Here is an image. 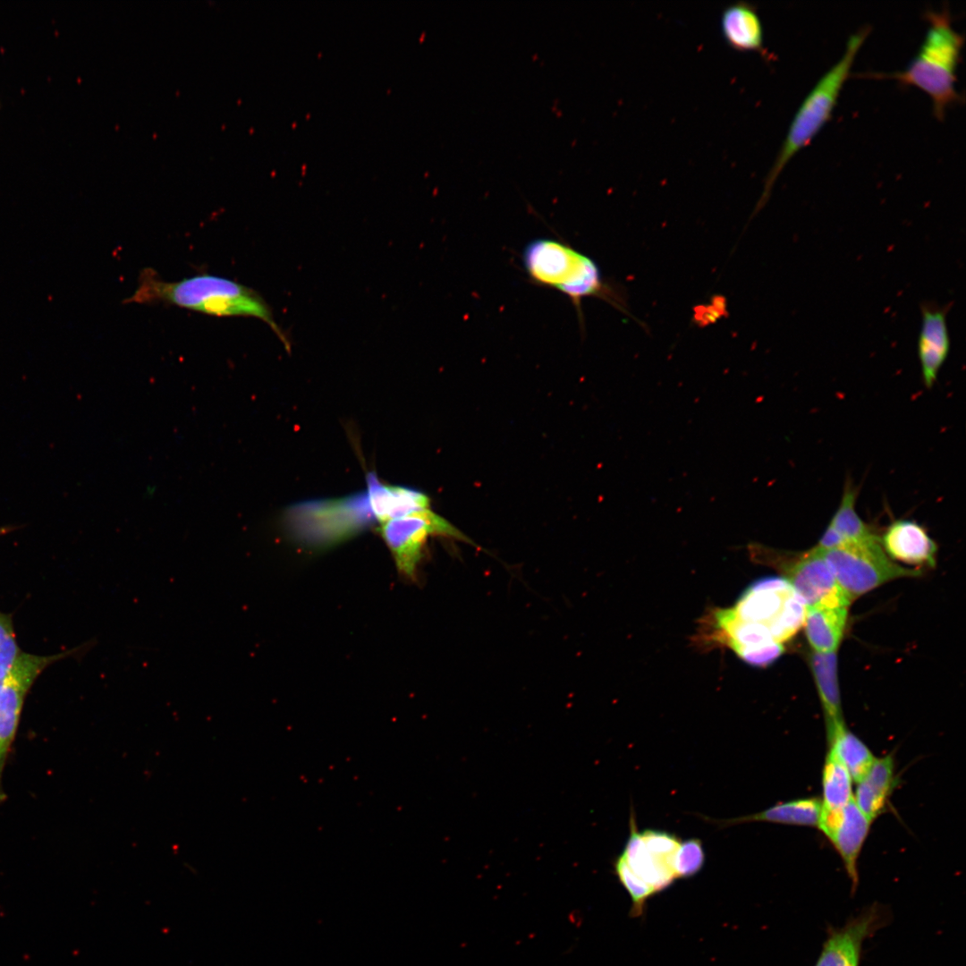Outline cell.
<instances>
[{
    "label": "cell",
    "instance_id": "obj_1",
    "mask_svg": "<svg viewBox=\"0 0 966 966\" xmlns=\"http://www.w3.org/2000/svg\"><path fill=\"white\" fill-rule=\"evenodd\" d=\"M128 303H165L219 317H250L267 323L289 349L287 336L276 324L271 308L252 288L231 279L201 274L175 282L164 281L152 268L140 275Z\"/></svg>",
    "mask_w": 966,
    "mask_h": 966
},
{
    "label": "cell",
    "instance_id": "obj_2",
    "mask_svg": "<svg viewBox=\"0 0 966 966\" xmlns=\"http://www.w3.org/2000/svg\"><path fill=\"white\" fill-rule=\"evenodd\" d=\"M522 265L535 284L565 294L581 317L580 302L597 297L627 312L623 301L602 277L596 262L569 244L552 238H536L523 249Z\"/></svg>",
    "mask_w": 966,
    "mask_h": 966
},
{
    "label": "cell",
    "instance_id": "obj_3",
    "mask_svg": "<svg viewBox=\"0 0 966 966\" xmlns=\"http://www.w3.org/2000/svg\"><path fill=\"white\" fill-rule=\"evenodd\" d=\"M926 18L928 29L910 64L902 72L871 76L894 79L903 86L919 89L932 100L935 116L943 120L946 109L962 100L955 82L964 38L953 28L946 9L928 11Z\"/></svg>",
    "mask_w": 966,
    "mask_h": 966
},
{
    "label": "cell",
    "instance_id": "obj_4",
    "mask_svg": "<svg viewBox=\"0 0 966 966\" xmlns=\"http://www.w3.org/2000/svg\"><path fill=\"white\" fill-rule=\"evenodd\" d=\"M869 28L852 34L841 59L816 83L797 110L780 150L769 170L761 197L756 207L760 210L767 201L773 186L789 161L805 148L830 120L842 88L850 76L855 56L860 49Z\"/></svg>",
    "mask_w": 966,
    "mask_h": 966
},
{
    "label": "cell",
    "instance_id": "obj_5",
    "mask_svg": "<svg viewBox=\"0 0 966 966\" xmlns=\"http://www.w3.org/2000/svg\"><path fill=\"white\" fill-rule=\"evenodd\" d=\"M732 608L741 620L767 628L780 643L798 632L806 612L801 597L780 576H767L753 581Z\"/></svg>",
    "mask_w": 966,
    "mask_h": 966
},
{
    "label": "cell",
    "instance_id": "obj_6",
    "mask_svg": "<svg viewBox=\"0 0 966 966\" xmlns=\"http://www.w3.org/2000/svg\"><path fill=\"white\" fill-rule=\"evenodd\" d=\"M819 550L836 582L851 601L889 580L922 574L919 569L894 563L885 553L880 539L846 543L839 547Z\"/></svg>",
    "mask_w": 966,
    "mask_h": 966
},
{
    "label": "cell",
    "instance_id": "obj_7",
    "mask_svg": "<svg viewBox=\"0 0 966 966\" xmlns=\"http://www.w3.org/2000/svg\"><path fill=\"white\" fill-rule=\"evenodd\" d=\"M379 533L399 572L408 578L414 577L430 535L471 542L453 524L428 508L381 522Z\"/></svg>",
    "mask_w": 966,
    "mask_h": 966
},
{
    "label": "cell",
    "instance_id": "obj_8",
    "mask_svg": "<svg viewBox=\"0 0 966 966\" xmlns=\"http://www.w3.org/2000/svg\"><path fill=\"white\" fill-rule=\"evenodd\" d=\"M69 654L43 657L21 652L7 675L0 681V802L5 798L3 774L18 730L26 695L46 667Z\"/></svg>",
    "mask_w": 966,
    "mask_h": 966
},
{
    "label": "cell",
    "instance_id": "obj_9",
    "mask_svg": "<svg viewBox=\"0 0 966 966\" xmlns=\"http://www.w3.org/2000/svg\"><path fill=\"white\" fill-rule=\"evenodd\" d=\"M708 638L733 651L746 664L766 667L784 653L783 643L776 641L762 625L741 620L732 607L719 608L709 615Z\"/></svg>",
    "mask_w": 966,
    "mask_h": 966
},
{
    "label": "cell",
    "instance_id": "obj_10",
    "mask_svg": "<svg viewBox=\"0 0 966 966\" xmlns=\"http://www.w3.org/2000/svg\"><path fill=\"white\" fill-rule=\"evenodd\" d=\"M785 578L806 607L849 606L850 598L836 582L818 547L799 554L782 564Z\"/></svg>",
    "mask_w": 966,
    "mask_h": 966
},
{
    "label": "cell",
    "instance_id": "obj_11",
    "mask_svg": "<svg viewBox=\"0 0 966 966\" xmlns=\"http://www.w3.org/2000/svg\"><path fill=\"white\" fill-rule=\"evenodd\" d=\"M871 822L858 808L853 799L840 809L833 811L822 809L818 827L841 856L853 891L859 884L857 869L859 855L868 836Z\"/></svg>",
    "mask_w": 966,
    "mask_h": 966
},
{
    "label": "cell",
    "instance_id": "obj_12",
    "mask_svg": "<svg viewBox=\"0 0 966 966\" xmlns=\"http://www.w3.org/2000/svg\"><path fill=\"white\" fill-rule=\"evenodd\" d=\"M885 918L882 909L871 906L831 930L815 966H859L863 942L883 927Z\"/></svg>",
    "mask_w": 966,
    "mask_h": 966
},
{
    "label": "cell",
    "instance_id": "obj_13",
    "mask_svg": "<svg viewBox=\"0 0 966 966\" xmlns=\"http://www.w3.org/2000/svg\"><path fill=\"white\" fill-rule=\"evenodd\" d=\"M949 307L924 301L920 305L921 325L918 337V356L923 383L930 388L950 352L947 326Z\"/></svg>",
    "mask_w": 966,
    "mask_h": 966
},
{
    "label": "cell",
    "instance_id": "obj_14",
    "mask_svg": "<svg viewBox=\"0 0 966 966\" xmlns=\"http://www.w3.org/2000/svg\"><path fill=\"white\" fill-rule=\"evenodd\" d=\"M879 539L890 559L911 565H936L937 546L927 530L916 521L896 520L887 527Z\"/></svg>",
    "mask_w": 966,
    "mask_h": 966
},
{
    "label": "cell",
    "instance_id": "obj_15",
    "mask_svg": "<svg viewBox=\"0 0 966 966\" xmlns=\"http://www.w3.org/2000/svg\"><path fill=\"white\" fill-rule=\"evenodd\" d=\"M720 29L725 43L732 49L767 56L762 23L752 4L737 1L725 6L720 17Z\"/></svg>",
    "mask_w": 966,
    "mask_h": 966
},
{
    "label": "cell",
    "instance_id": "obj_16",
    "mask_svg": "<svg viewBox=\"0 0 966 966\" xmlns=\"http://www.w3.org/2000/svg\"><path fill=\"white\" fill-rule=\"evenodd\" d=\"M367 486L370 510L380 522L428 508L429 498L425 494L383 484L374 473L367 476Z\"/></svg>",
    "mask_w": 966,
    "mask_h": 966
},
{
    "label": "cell",
    "instance_id": "obj_17",
    "mask_svg": "<svg viewBox=\"0 0 966 966\" xmlns=\"http://www.w3.org/2000/svg\"><path fill=\"white\" fill-rule=\"evenodd\" d=\"M809 665L822 703L828 737L837 727L844 724L838 684L836 651H813L809 657Z\"/></svg>",
    "mask_w": 966,
    "mask_h": 966
},
{
    "label": "cell",
    "instance_id": "obj_18",
    "mask_svg": "<svg viewBox=\"0 0 966 966\" xmlns=\"http://www.w3.org/2000/svg\"><path fill=\"white\" fill-rule=\"evenodd\" d=\"M630 826L631 835L621 855L631 869L657 893L665 889L676 879L672 865L646 848L632 812Z\"/></svg>",
    "mask_w": 966,
    "mask_h": 966
},
{
    "label": "cell",
    "instance_id": "obj_19",
    "mask_svg": "<svg viewBox=\"0 0 966 966\" xmlns=\"http://www.w3.org/2000/svg\"><path fill=\"white\" fill-rule=\"evenodd\" d=\"M857 784L854 802L873 821L886 808L894 788L895 775L893 757L886 755L876 758L868 773Z\"/></svg>",
    "mask_w": 966,
    "mask_h": 966
},
{
    "label": "cell",
    "instance_id": "obj_20",
    "mask_svg": "<svg viewBox=\"0 0 966 966\" xmlns=\"http://www.w3.org/2000/svg\"><path fill=\"white\" fill-rule=\"evenodd\" d=\"M847 617L848 606L806 607L805 634L814 651H836L843 637Z\"/></svg>",
    "mask_w": 966,
    "mask_h": 966
},
{
    "label": "cell",
    "instance_id": "obj_21",
    "mask_svg": "<svg viewBox=\"0 0 966 966\" xmlns=\"http://www.w3.org/2000/svg\"><path fill=\"white\" fill-rule=\"evenodd\" d=\"M822 815V802L818 798H802L779 802L763 811L740 818L714 820L723 826L765 821L793 826H818Z\"/></svg>",
    "mask_w": 966,
    "mask_h": 966
},
{
    "label": "cell",
    "instance_id": "obj_22",
    "mask_svg": "<svg viewBox=\"0 0 966 966\" xmlns=\"http://www.w3.org/2000/svg\"><path fill=\"white\" fill-rule=\"evenodd\" d=\"M830 751L848 770L857 783L868 773L876 758L868 746L845 724L837 727L827 737Z\"/></svg>",
    "mask_w": 966,
    "mask_h": 966
},
{
    "label": "cell",
    "instance_id": "obj_23",
    "mask_svg": "<svg viewBox=\"0 0 966 966\" xmlns=\"http://www.w3.org/2000/svg\"><path fill=\"white\" fill-rule=\"evenodd\" d=\"M856 498L857 490L846 484L841 502L829 524L843 537L845 544L868 543L879 539L857 513Z\"/></svg>",
    "mask_w": 966,
    "mask_h": 966
},
{
    "label": "cell",
    "instance_id": "obj_24",
    "mask_svg": "<svg viewBox=\"0 0 966 966\" xmlns=\"http://www.w3.org/2000/svg\"><path fill=\"white\" fill-rule=\"evenodd\" d=\"M852 780L848 770L829 750L822 772L823 810L840 809L853 799Z\"/></svg>",
    "mask_w": 966,
    "mask_h": 966
},
{
    "label": "cell",
    "instance_id": "obj_25",
    "mask_svg": "<svg viewBox=\"0 0 966 966\" xmlns=\"http://www.w3.org/2000/svg\"><path fill=\"white\" fill-rule=\"evenodd\" d=\"M614 869L619 880L631 897V913L640 916L643 912L646 901L657 892L631 869L622 855L615 860Z\"/></svg>",
    "mask_w": 966,
    "mask_h": 966
},
{
    "label": "cell",
    "instance_id": "obj_26",
    "mask_svg": "<svg viewBox=\"0 0 966 966\" xmlns=\"http://www.w3.org/2000/svg\"><path fill=\"white\" fill-rule=\"evenodd\" d=\"M704 861L705 853L699 839L691 838L680 843L673 861L675 877L694 876L702 869Z\"/></svg>",
    "mask_w": 966,
    "mask_h": 966
},
{
    "label": "cell",
    "instance_id": "obj_27",
    "mask_svg": "<svg viewBox=\"0 0 966 966\" xmlns=\"http://www.w3.org/2000/svg\"><path fill=\"white\" fill-rule=\"evenodd\" d=\"M21 653L11 616L0 612V681L7 675Z\"/></svg>",
    "mask_w": 966,
    "mask_h": 966
},
{
    "label": "cell",
    "instance_id": "obj_28",
    "mask_svg": "<svg viewBox=\"0 0 966 966\" xmlns=\"http://www.w3.org/2000/svg\"><path fill=\"white\" fill-rule=\"evenodd\" d=\"M640 835L646 848L673 867L674 857L681 843L680 839L667 832L652 829L644 830Z\"/></svg>",
    "mask_w": 966,
    "mask_h": 966
},
{
    "label": "cell",
    "instance_id": "obj_29",
    "mask_svg": "<svg viewBox=\"0 0 966 966\" xmlns=\"http://www.w3.org/2000/svg\"><path fill=\"white\" fill-rule=\"evenodd\" d=\"M844 544L845 540L843 537L828 524L816 547L820 549H831L839 547Z\"/></svg>",
    "mask_w": 966,
    "mask_h": 966
},
{
    "label": "cell",
    "instance_id": "obj_30",
    "mask_svg": "<svg viewBox=\"0 0 966 966\" xmlns=\"http://www.w3.org/2000/svg\"><path fill=\"white\" fill-rule=\"evenodd\" d=\"M11 530H12V528H9V527H1V528H0V535H4V534H6V533H7V532H9V531H10Z\"/></svg>",
    "mask_w": 966,
    "mask_h": 966
}]
</instances>
